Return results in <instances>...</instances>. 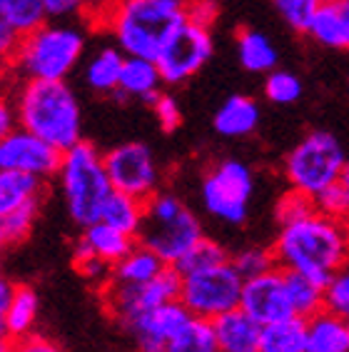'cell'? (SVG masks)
<instances>
[{
	"instance_id": "7dc6e473",
	"label": "cell",
	"mask_w": 349,
	"mask_h": 352,
	"mask_svg": "<svg viewBox=\"0 0 349 352\" xmlns=\"http://www.w3.org/2000/svg\"><path fill=\"white\" fill-rule=\"evenodd\" d=\"M13 292H15V285L5 278V275H0V318H5L8 305H10V300H13Z\"/></svg>"
},
{
	"instance_id": "8992f818",
	"label": "cell",
	"mask_w": 349,
	"mask_h": 352,
	"mask_svg": "<svg viewBox=\"0 0 349 352\" xmlns=\"http://www.w3.org/2000/svg\"><path fill=\"white\" fill-rule=\"evenodd\" d=\"M202 223L180 195L157 190L145 200V215L135 240L157 252L168 265H174L185 252L202 240Z\"/></svg>"
},
{
	"instance_id": "5b68a950",
	"label": "cell",
	"mask_w": 349,
	"mask_h": 352,
	"mask_svg": "<svg viewBox=\"0 0 349 352\" xmlns=\"http://www.w3.org/2000/svg\"><path fill=\"white\" fill-rule=\"evenodd\" d=\"M55 177L70 220L80 228L98 223L102 217V208L115 190L100 150L87 140L75 142L73 148L63 153L60 170Z\"/></svg>"
},
{
	"instance_id": "c3c4849f",
	"label": "cell",
	"mask_w": 349,
	"mask_h": 352,
	"mask_svg": "<svg viewBox=\"0 0 349 352\" xmlns=\"http://www.w3.org/2000/svg\"><path fill=\"white\" fill-rule=\"evenodd\" d=\"M13 85H15L13 73L5 68H0V98H8V95L13 93Z\"/></svg>"
},
{
	"instance_id": "d4e9b609",
	"label": "cell",
	"mask_w": 349,
	"mask_h": 352,
	"mask_svg": "<svg viewBox=\"0 0 349 352\" xmlns=\"http://www.w3.org/2000/svg\"><path fill=\"white\" fill-rule=\"evenodd\" d=\"M237 58H240V65L247 73L264 75L269 70H275L277 60H280L275 43L260 30H252V28H242L237 33Z\"/></svg>"
},
{
	"instance_id": "681fc988",
	"label": "cell",
	"mask_w": 349,
	"mask_h": 352,
	"mask_svg": "<svg viewBox=\"0 0 349 352\" xmlns=\"http://www.w3.org/2000/svg\"><path fill=\"white\" fill-rule=\"evenodd\" d=\"M0 352H13V340L0 338Z\"/></svg>"
},
{
	"instance_id": "f907efd6",
	"label": "cell",
	"mask_w": 349,
	"mask_h": 352,
	"mask_svg": "<svg viewBox=\"0 0 349 352\" xmlns=\"http://www.w3.org/2000/svg\"><path fill=\"white\" fill-rule=\"evenodd\" d=\"M113 3H117V0H95V10H93V13H98V10H102V8L113 6ZM93 13H90V15H93Z\"/></svg>"
},
{
	"instance_id": "603a6c76",
	"label": "cell",
	"mask_w": 349,
	"mask_h": 352,
	"mask_svg": "<svg viewBox=\"0 0 349 352\" xmlns=\"http://www.w3.org/2000/svg\"><path fill=\"white\" fill-rule=\"evenodd\" d=\"M45 183L35 175L18 173V170H0V217L18 210L23 205L43 200L45 197Z\"/></svg>"
},
{
	"instance_id": "277c9868",
	"label": "cell",
	"mask_w": 349,
	"mask_h": 352,
	"mask_svg": "<svg viewBox=\"0 0 349 352\" xmlns=\"http://www.w3.org/2000/svg\"><path fill=\"white\" fill-rule=\"evenodd\" d=\"M85 33L70 21H47L21 38L15 50V80H67L82 60Z\"/></svg>"
},
{
	"instance_id": "f546056e",
	"label": "cell",
	"mask_w": 349,
	"mask_h": 352,
	"mask_svg": "<svg viewBox=\"0 0 349 352\" xmlns=\"http://www.w3.org/2000/svg\"><path fill=\"white\" fill-rule=\"evenodd\" d=\"M165 352H220L215 330H212V320L192 318L170 340Z\"/></svg>"
},
{
	"instance_id": "d6986e66",
	"label": "cell",
	"mask_w": 349,
	"mask_h": 352,
	"mask_svg": "<svg viewBox=\"0 0 349 352\" xmlns=\"http://www.w3.org/2000/svg\"><path fill=\"white\" fill-rule=\"evenodd\" d=\"M257 125H260V105L247 95H229L212 118V128L217 135L229 140L252 135Z\"/></svg>"
},
{
	"instance_id": "d590c367",
	"label": "cell",
	"mask_w": 349,
	"mask_h": 352,
	"mask_svg": "<svg viewBox=\"0 0 349 352\" xmlns=\"http://www.w3.org/2000/svg\"><path fill=\"white\" fill-rule=\"evenodd\" d=\"M272 6L295 33L307 35V28L319 8V0H272Z\"/></svg>"
},
{
	"instance_id": "6da1fadb",
	"label": "cell",
	"mask_w": 349,
	"mask_h": 352,
	"mask_svg": "<svg viewBox=\"0 0 349 352\" xmlns=\"http://www.w3.org/2000/svg\"><path fill=\"white\" fill-rule=\"evenodd\" d=\"M272 252L280 267L300 270L327 287L329 278L349 263V235L344 220L312 210L295 223L280 225Z\"/></svg>"
},
{
	"instance_id": "3957f363",
	"label": "cell",
	"mask_w": 349,
	"mask_h": 352,
	"mask_svg": "<svg viewBox=\"0 0 349 352\" xmlns=\"http://www.w3.org/2000/svg\"><path fill=\"white\" fill-rule=\"evenodd\" d=\"M18 125L65 153L82 140V110L67 80H15Z\"/></svg>"
},
{
	"instance_id": "6f0895ef",
	"label": "cell",
	"mask_w": 349,
	"mask_h": 352,
	"mask_svg": "<svg viewBox=\"0 0 349 352\" xmlns=\"http://www.w3.org/2000/svg\"><path fill=\"white\" fill-rule=\"evenodd\" d=\"M347 335H349V320H347Z\"/></svg>"
},
{
	"instance_id": "2e32d148",
	"label": "cell",
	"mask_w": 349,
	"mask_h": 352,
	"mask_svg": "<svg viewBox=\"0 0 349 352\" xmlns=\"http://www.w3.org/2000/svg\"><path fill=\"white\" fill-rule=\"evenodd\" d=\"M212 330L220 352H260L262 325L242 307L217 315L212 320Z\"/></svg>"
},
{
	"instance_id": "11a10c76",
	"label": "cell",
	"mask_w": 349,
	"mask_h": 352,
	"mask_svg": "<svg viewBox=\"0 0 349 352\" xmlns=\"http://www.w3.org/2000/svg\"><path fill=\"white\" fill-rule=\"evenodd\" d=\"M344 228H347V235H349V215L344 217Z\"/></svg>"
},
{
	"instance_id": "4dcf8cb0",
	"label": "cell",
	"mask_w": 349,
	"mask_h": 352,
	"mask_svg": "<svg viewBox=\"0 0 349 352\" xmlns=\"http://www.w3.org/2000/svg\"><path fill=\"white\" fill-rule=\"evenodd\" d=\"M227 260H229V252L225 250L217 240L202 237V240H197V243L172 265V267L180 272V275H192V272L207 270V267H215V265L227 263Z\"/></svg>"
},
{
	"instance_id": "ab89813d",
	"label": "cell",
	"mask_w": 349,
	"mask_h": 352,
	"mask_svg": "<svg viewBox=\"0 0 349 352\" xmlns=\"http://www.w3.org/2000/svg\"><path fill=\"white\" fill-rule=\"evenodd\" d=\"M150 105H153L155 120H157V125H160L165 133H174V130L182 125V108H180V102L174 100L170 93H160L153 102H150Z\"/></svg>"
},
{
	"instance_id": "816d5d0a",
	"label": "cell",
	"mask_w": 349,
	"mask_h": 352,
	"mask_svg": "<svg viewBox=\"0 0 349 352\" xmlns=\"http://www.w3.org/2000/svg\"><path fill=\"white\" fill-rule=\"evenodd\" d=\"M342 183H344V188L349 190V160H347V165H344V170H342Z\"/></svg>"
},
{
	"instance_id": "7a4b0ae2",
	"label": "cell",
	"mask_w": 349,
	"mask_h": 352,
	"mask_svg": "<svg viewBox=\"0 0 349 352\" xmlns=\"http://www.w3.org/2000/svg\"><path fill=\"white\" fill-rule=\"evenodd\" d=\"M87 21L105 28L125 55L157 60L170 35L188 21V0H117Z\"/></svg>"
},
{
	"instance_id": "1f68e13d",
	"label": "cell",
	"mask_w": 349,
	"mask_h": 352,
	"mask_svg": "<svg viewBox=\"0 0 349 352\" xmlns=\"http://www.w3.org/2000/svg\"><path fill=\"white\" fill-rule=\"evenodd\" d=\"M0 8H3L5 18L10 21V25L21 35L33 33V30H38V28L50 21L45 0H0Z\"/></svg>"
},
{
	"instance_id": "836d02e7",
	"label": "cell",
	"mask_w": 349,
	"mask_h": 352,
	"mask_svg": "<svg viewBox=\"0 0 349 352\" xmlns=\"http://www.w3.org/2000/svg\"><path fill=\"white\" fill-rule=\"evenodd\" d=\"M41 205H43V200H33V203L23 205V208H18V210L0 217V223H3V235H5V248L8 245L23 243V240L33 232V225H35V220H38Z\"/></svg>"
},
{
	"instance_id": "9c48e42d",
	"label": "cell",
	"mask_w": 349,
	"mask_h": 352,
	"mask_svg": "<svg viewBox=\"0 0 349 352\" xmlns=\"http://www.w3.org/2000/svg\"><path fill=\"white\" fill-rule=\"evenodd\" d=\"M242 285H245V278L227 260L207 270L182 275L180 302L188 307L192 318L215 320L222 312L240 307Z\"/></svg>"
},
{
	"instance_id": "ac0fdd59",
	"label": "cell",
	"mask_w": 349,
	"mask_h": 352,
	"mask_svg": "<svg viewBox=\"0 0 349 352\" xmlns=\"http://www.w3.org/2000/svg\"><path fill=\"white\" fill-rule=\"evenodd\" d=\"M162 85H165V80H162V73L157 68V60L137 58V55H125L120 88H117L120 98L153 102L162 93Z\"/></svg>"
},
{
	"instance_id": "ba28073f",
	"label": "cell",
	"mask_w": 349,
	"mask_h": 352,
	"mask_svg": "<svg viewBox=\"0 0 349 352\" xmlns=\"http://www.w3.org/2000/svg\"><path fill=\"white\" fill-rule=\"evenodd\" d=\"M255 190L252 170L242 160H220L205 173L200 185L202 205L210 215L227 225H245Z\"/></svg>"
},
{
	"instance_id": "b9f144b4",
	"label": "cell",
	"mask_w": 349,
	"mask_h": 352,
	"mask_svg": "<svg viewBox=\"0 0 349 352\" xmlns=\"http://www.w3.org/2000/svg\"><path fill=\"white\" fill-rule=\"evenodd\" d=\"M75 270L80 272L82 278L95 283L98 287L110 280V272H113V265H108L105 260L95 258V255H75Z\"/></svg>"
},
{
	"instance_id": "8d00e7d4",
	"label": "cell",
	"mask_w": 349,
	"mask_h": 352,
	"mask_svg": "<svg viewBox=\"0 0 349 352\" xmlns=\"http://www.w3.org/2000/svg\"><path fill=\"white\" fill-rule=\"evenodd\" d=\"M324 310L349 320V265H342L324 287Z\"/></svg>"
},
{
	"instance_id": "7bdbcfd3",
	"label": "cell",
	"mask_w": 349,
	"mask_h": 352,
	"mask_svg": "<svg viewBox=\"0 0 349 352\" xmlns=\"http://www.w3.org/2000/svg\"><path fill=\"white\" fill-rule=\"evenodd\" d=\"M21 38L23 35L10 25V21H8L5 13H3V8H0V68L10 70L15 50L21 45Z\"/></svg>"
},
{
	"instance_id": "d6a6232c",
	"label": "cell",
	"mask_w": 349,
	"mask_h": 352,
	"mask_svg": "<svg viewBox=\"0 0 349 352\" xmlns=\"http://www.w3.org/2000/svg\"><path fill=\"white\" fill-rule=\"evenodd\" d=\"M264 98L275 105H292L302 98V80L289 70H269L264 78Z\"/></svg>"
},
{
	"instance_id": "e0dca14e",
	"label": "cell",
	"mask_w": 349,
	"mask_h": 352,
	"mask_svg": "<svg viewBox=\"0 0 349 352\" xmlns=\"http://www.w3.org/2000/svg\"><path fill=\"white\" fill-rule=\"evenodd\" d=\"M135 245H137V240L133 235L98 220V223L82 228L80 240L75 245V255H95L108 265H117Z\"/></svg>"
},
{
	"instance_id": "60d3db41",
	"label": "cell",
	"mask_w": 349,
	"mask_h": 352,
	"mask_svg": "<svg viewBox=\"0 0 349 352\" xmlns=\"http://www.w3.org/2000/svg\"><path fill=\"white\" fill-rule=\"evenodd\" d=\"M50 21H73V18H90L95 10V0H45Z\"/></svg>"
},
{
	"instance_id": "ffe728a7",
	"label": "cell",
	"mask_w": 349,
	"mask_h": 352,
	"mask_svg": "<svg viewBox=\"0 0 349 352\" xmlns=\"http://www.w3.org/2000/svg\"><path fill=\"white\" fill-rule=\"evenodd\" d=\"M307 35L332 50H349V0L337 6H319L309 23Z\"/></svg>"
},
{
	"instance_id": "52a82bcc",
	"label": "cell",
	"mask_w": 349,
	"mask_h": 352,
	"mask_svg": "<svg viewBox=\"0 0 349 352\" xmlns=\"http://www.w3.org/2000/svg\"><path fill=\"white\" fill-rule=\"evenodd\" d=\"M347 165L342 142L327 130H312L284 157V177L292 190L315 197L327 185L342 180Z\"/></svg>"
},
{
	"instance_id": "f5cc1de1",
	"label": "cell",
	"mask_w": 349,
	"mask_h": 352,
	"mask_svg": "<svg viewBox=\"0 0 349 352\" xmlns=\"http://www.w3.org/2000/svg\"><path fill=\"white\" fill-rule=\"evenodd\" d=\"M337 3H344V0H319V6H337Z\"/></svg>"
},
{
	"instance_id": "9a60e30c",
	"label": "cell",
	"mask_w": 349,
	"mask_h": 352,
	"mask_svg": "<svg viewBox=\"0 0 349 352\" xmlns=\"http://www.w3.org/2000/svg\"><path fill=\"white\" fill-rule=\"evenodd\" d=\"M240 307L247 315H252L260 325H269V322H277V320L292 318L295 310H292V302H289L282 267H275V270L262 272L257 278L245 280Z\"/></svg>"
},
{
	"instance_id": "8fae6325",
	"label": "cell",
	"mask_w": 349,
	"mask_h": 352,
	"mask_svg": "<svg viewBox=\"0 0 349 352\" xmlns=\"http://www.w3.org/2000/svg\"><path fill=\"white\" fill-rule=\"evenodd\" d=\"M215 53V41L207 25L185 21L157 55V68L165 85H182L195 78Z\"/></svg>"
},
{
	"instance_id": "f1b7e54d",
	"label": "cell",
	"mask_w": 349,
	"mask_h": 352,
	"mask_svg": "<svg viewBox=\"0 0 349 352\" xmlns=\"http://www.w3.org/2000/svg\"><path fill=\"white\" fill-rule=\"evenodd\" d=\"M142 215H145V200L120 192V190H113V195L108 197V203L102 208L100 220L135 237L142 225Z\"/></svg>"
},
{
	"instance_id": "30bf717a",
	"label": "cell",
	"mask_w": 349,
	"mask_h": 352,
	"mask_svg": "<svg viewBox=\"0 0 349 352\" xmlns=\"http://www.w3.org/2000/svg\"><path fill=\"white\" fill-rule=\"evenodd\" d=\"M180 287L182 275L174 270L172 265H168L160 275H155L153 280H145V283L125 285L108 280L100 287V295L105 310L120 325H125L128 320L137 318L142 312L153 310V307L162 305V302H170V300H177L180 298Z\"/></svg>"
},
{
	"instance_id": "bcb514c9",
	"label": "cell",
	"mask_w": 349,
	"mask_h": 352,
	"mask_svg": "<svg viewBox=\"0 0 349 352\" xmlns=\"http://www.w3.org/2000/svg\"><path fill=\"white\" fill-rule=\"evenodd\" d=\"M15 125H18V116H15V105H13V100H10V95H8V98H0V140H3Z\"/></svg>"
},
{
	"instance_id": "ee69618b",
	"label": "cell",
	"mask_w": 349,
	"mask_h": 352,
	"mask_svg": "<svg viewBox=\"0 0 349 352\" xmlns=\"http://www.w3.org/2000/svg\"><path fill=\"white\" fill-rule=\"evenodd\" d=\"M217 0H188V21L210 28L217 21Z\"/></svg>"
},
{
	"instance_id": "44dd1931",
	"label": "cell",
	"mask_w": 349,
	"mask_h": 352,
	"mask_svg": "<svg viewBox=\"0 0 349 352\" xmlns=\"http://www.w3.org/2000/svg\"><path fill=\"white\" fill-rule=\"evenodd\" d=\"M122 65H125V53L120 47H102L95 55H90V60L85 63V70H82L85 85L93 93L117 95Z\"/></svg>"
},
{
	"instance_id": "9f6ffc18",
	"label": "cell",
	"mask_w": 349,
	"mask_h": 352,
	"mask_svg": "<svg viewBox=\"0 0 349 352\" xmlns=\"http://www.w3.org/2000/svg\"><path fill=\"white\" fill-rule=\"evenodd\" d=\"M0 267H3V255H0Z\"/></svg>"
},
{
	"instance_id": "7402d4cb",
	"label": "cell",
	"mask_w": 349,
	"mask_h": 352,
	"mask_svg": "<svg viewBox=\"0 0 349 352\" xmlns=\"http://www.w3.org/2000/svg\"><path fill=\"white\" fill-rule=\"evenodd\" d=\"M307 352H349L347 320L329 310L307 318Z\"/></svg>"
},
{
	"instance_id": "484cf974",
	"label": "cell",
	"mask_w": 349,
	"mask_h": 352,
	"mask_svg": "<svg viewBox=\"0 0 349 352\" xmlns=\"http://www.w3.org/2000/svg\"><path fill=\"white\" fill-rule=\"evenodd\" d=\"M165 267H168V263H165L157 252H153L150 248L137 243L120 263L113 265L110 280H113V283H125V285L145 283V280H153L155 275H160Z\"/></svg>"
},
{
	"instance_id": "db71d44e",
	"label": "cell",
	"mask_w": 349,
	"mask_h": 352,
	"mask_svg": "<svg viewBox=\"0 0 349 352\" xmlns=\"http://www.w3.org/2000/svg\"><path fill=\"white\" fill-rule=\"evenodd\" d=\"M5 248V235H3V223H0V250Z\"/></svg>"
},
{
	"instance_id": "83f0119b",
	"label": "cell",
	"mask_w": 349,
	"mask_h": 352,
	"mask_svg": "<svg viewBox=\"0 0 349 352\" xmlns=\"http://www.w3.org/2000/svg\"><path fill=\"white\" fill-rule=\"evenodd\" d=\"M284 285L292 302V310L300 318H312L319 310H324V285H319L315 278H309L300 270H284Z\"/></svg>"
},
{
	"instance_id": "74e56055",
	"label": "cell",
	"mask_w": 349,
	"mask_h": 352,
	"mask_svg": "<svg viewBox=\"0 0 349 352\" xmlns=\"http://www.w3.org/2000/svg\"><path fill=\"white\" fill-rule=\"evenodd\" d=\"M315 208V197L304 195L300 190H292L289 188L280 200H277V208H275V215H277V223L280 225H287V223H295L300 217L309 215Z\"/></svg>"
},
{
	"instance_id": "cb8c5ba5",
	"label": "cell",
	"mask_w": 349,
	"mask_h": 352,
	"mask_svg": "<svg viewBox=\"0 0 349 352\" xmlns=\"http://www.w3.org/2000/svg\"><path fill=\"white\" fill-rule=\"evenodd\" d=\"M260 352H307V318L292 315L262 325Z\"/></svg>"
},
{
	"instance_id": "7c38bea8",
	"label": "cell",
	"mask_w": 349,
	"mask_h": 352,
	"mask_svg": "<svg viewBox=\"0 0 349 352\" xmlns=\"http://www.w3.org/2000/svg\"><path fill=\"white\" fill-rule=\"evenodd\" d=\"M102 160L115 190L140 200H148L160 190V165L145 142H122L117 148L108 150Z\"/></svg>"
},
{
	"instance_id": "4fadbf2b",
	"label": "cell",
	"mask_w": 349,
	"mask_h": 352,
	"mask_svg": "<svg viewBox=\"0 0 349 352\" xmlns=\"http://www.w3.org/2000/svg\"><path fill=\"white\" fill-rule=\"evenodd\" d=\"M63 150L45 142L30 130L15 125L0 140V170H18L41 180H53L60 170Z\"/></svg>"
},
{
	"instance_id": "f6af8a7d",
	"label": "cell",
	"mask_w": 349,
	"mask_h": 352,
	"mask_svg": "<svg viewBox=\"0 0 349 352\" xmlns=\"http://www.w3.org/2000/svg\"><path fill=\"white\" fill-rule=\"evenodd\" d=\"M13 352H65V350L60 345H55L53 340L30 332L25 338L13 340Z\"/></svg>"
},
{
	"instance_id": "4316f807",
	"label": "cell",
	"mask_w": 349,
	"mask_h": 352,
	"mask_svg": "<svg viewBox=\"0 0 349 352\" xmlns=\"http://www.w3.org/2000/svg\"><path fill=\"white\" fill-rule=\"evenodd\" d=\"M38 312H41V295H38V290L30 287V285H15L13 300L8 305L5 318H3L10 338L21 340L25 335H30L35 322H38Z\"/></svg>"
},
{
	"instance_id": "f35d334b",
	"label": "cell",
	"mask_w": 349,
	"mask_h": 352,
	"mask_svg": "<svg viewBox=\"0 0 349 352\" xmlns=\"http://www.w3.org/2000/svg\"><path fill=\"white\" fill-rule=\"evenodd\" d=\"M315 208L319 212L329 217H337V220H344L349 215V190L344 188L342 180L327 185L322 192L315 195Z\"/></svg>"
},
{
	"instance_id": "e575fe53",
	"label": "cell",
	"mask_w": 349,
	"mask_h": 352,
	"mask_svg": "<svg viewBox=\"0 0 349 352\" xmlns=\"http://www.w3.org/2000/svg\"><path fill=\"white\" fill-rule=\"evenodd\" d=\"M229 263L235 265L237 272H240L245 280L257 278L262 272H269V270H275V267H280L272 248H257V245L245 248V250L235 252V255H229Z\"/></svg>"
},
{
	"instance_id": "5bb4252c",
	"label": "cell",
	"mask_w": 349,
	"mask_h": 352,
	"mask_svg": "<svg viewBox=\"0 0 349 352\" xmlns=\"http://www.w3.org/2000/svg\"><path fill=\"white\" fill-rule=\"evenodd\" d=\"M190 320H192V315L177 298L128 320L122 327L133 335L135 345L140 352H165L170 340L188 325Z\"/></svg>"
}]
</instances>
